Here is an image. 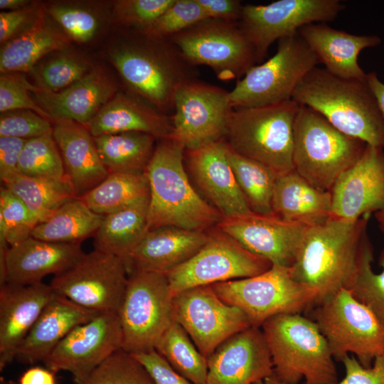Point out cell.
Masks as SVG:
<instances>
[{
    "label": "cell",
    "mask_w": 384,
    "mask_h": 384,
    "mask_svg": "<svg viewBox=\"0 0 384 384\" xmlns=\"http://www.w3.org/2000/svg\"><path fill=\"white\" fill-rule=\"evenodd\" d=\"M370 217L329 218L307 228L290 272L297 282L317 290L316 304L341 288L350 289Z\"/></svg>",
    "instance_id": "obj_1"
},
{
    "label": "cell",
    "mask_w": 384,
    "mask_h": 384,
    "mask_svg": "<svg viewBox=\"0 0 384 384\" xmlns=\"http://www.w3.org/2000/svg\"><path fill=\"white\" fill-rule=\"evenodd\" d=\"M133 31L112 48L110 60L130 92L167 114L179 86L197 79L196 70L169 39Z\"/></svg>",
    "instance_id": "obj_2"
},
{
    "label": "cell",
    "mask_w": 384,
    "mask_h": 384,
    "mask_svg": "<svg viewBox=\"0 0 384 384\" xmlns=\"http://www.w3.org/2000/svg\"><path fill=\"white\" fill-rule=\"evenodd\" d=\"M185 148L159 139L145 170L149 186V231L176 227L205 231L223 220L192 186L184 167Z\"/></svg>",
    "instance_id": "obj_3"
},
{
    "label": "cell",
    "mask_w": 384,
    "mask_h": 384,
    "mask_svg": "<svg viewBox=\"0 0 384 384\" xmlns=\"http://www.w3.org/2000/svg\"><path fill=\"white\" fill-rule=\"evenodd\" d=\"M292 99L326 118L340 132L384 149V120L366 79H344L315 67Z\"/></svg>",
    "instance_id": "obj_4"
},
{
    "label": "cell",
    "mask_w": 384,
    "mask_h": 384,
    "mask_svg": "<svg viewBox=\"0 0 384 384\" xmlns=\"http://www.w3.org/2000/svg\"><path fill=\"white\" fill-rule=\"evenodd\" d=\"M261 329L279 384H338L334 357L316 323L301 314L276 315Z\"/></svg>",
    "instance_id": "obj_5"
},
{
    "label": "cell",
    "mask_w": 384,
    "mask_h": 384,
    "mask_svg": "<svg viewBox=\"0 0 384 384\" xmlns=\"http://www.w3.org/2000/svg\"><path fill=\"white\" fill-rule=\"evenodd\" d=\"M363 141L343 134L313 109L299 105L294 124V169L312 186L330 191L362 155Z\"/></svg>",
    "instance_id": "obj_6"
},
{
    "label": "cell",
    "mask_w": 384,
    "mask_h": 384,
    "mask_svg": "<svg viewBox=\"0 0 384 384\" xmlns=\"http://www.w3.org/2000/svg\"><path fill=\"white\" fill-rule=\"evenodd\" d=\"M299 104L290 99L277 104L233 109L225 140L236 153L277 173L294 169V124Z\"/></svg>",
    "instance_id": "obj_7"
},
{
    "label": "cell",
    "mask_w": 384,
    "mask_h": 384,
    "mask_svg": "<svg viewBox=\"0 0 384 384\" xmlns=\"http://www.w3.org/2000/svg\"><path fill=\"white\" fill-rule=\"evenodd\" d=\"M308 311L335 360L341 361L351 353L369 368L384 353V326L350 289L341 288Z\"/></svg>",
    "instance_id": "obj_8"
},
{
    "label": "cell",
    "mask_w": 384,
    "mask_h": 384,
    "mask_svg": "<svg viewBox=\"0 0 384 384\" xmlns=\"http://www.w3.org/2000/svg\"><path fill=\"white\" fill-rule=\"evenodd\" d=\"M211 287L223 302L242 310L252 326L259 328L276 315L308 311L319 297L316 289L292 278L290 267L276 265L259 275Z\"/></svg>",
    "instance_id": "obj_9"
},
{
    "label": "cell",
    "mask_w": 384,
    "mask_h": 384,
    "mask_svg": "<svg viewBox=\"0 0 384 384\" xmlns=\"http://www.w3.org/2000/svg\"><path fill=\"white\" fill-rule=\"evenodd\" d=\"M277 42L274 55L250 68L229 92L233 109L267 106L292 99L299 82L319 63L298 33Z\"/></svg>",
    "instance_id": "obj_10"
},
{
    "label": "cell",
    "mask_w": 384,
    "mask_h": 384,
    "mask_svg": "<svg viewBox=\"0 0 384 384\" xmlns=\"http://www.w3.org/2000/svg\"><path fill=\"white\" fill-rule=\"evenodd\" d=\"M172 300L166 275L144 270L130 272L119 311L122 349L135 353L154 348L174 319Z\"/></svg>",
    "instance_id": "obj_11"
},
{
    "label": "cell",
    "mask_w": 384,
    "mask_h": 384,
    "mask_svg": "<svg viewBox=\"0 0 384 384\" xmlns=\"http://www.w3.org/2000/svg\"><path fill=\"white\" fill-rule=\"evenodd\" d=\"M169 40L191 65L210 67L221 80H238L257 63L239 22L206 18Z\"/></svg>",
    "instance_id": "obj_12"
},
{
    "label": "cell",
    "mask_w": 384,
    "mask_h": 384,
    "mask_svg": "<svg viewBox=\"0 0 384 384\" xmlns=\"http://www.w3.org/2000/svg\"><path fill=\"white\" fill-rule=\"evenodd\" d=\"M128 277V267L122 259L95 249L54 276L50 285L56 294L84 308L119 313Z\"/></svg>",
    "instance_id": "obj_13"
},
{
    "label": "cell",
    "mask_w": 384,
    "mask_h": 384,
    "mask_svg": "<svg viewBox=\"0 0 384 384\" xmlns=\"http://www.w3.org/2000/svg\"><path fill=\"white\" fill-rule=\"evenodd\" d=\"M208 235L195 255L166 275L173 297L195 287L257 276L272 266L217 227Z\"/></svg>",
    "instance_id": "obj_14"
},
{
    "label": "cell",
    "mask_w": 384,
    "mask_h": 384,
    "mask_svg": "<svg viewBox=\"0 0 384 384\" xmlns=\"http://www.w3.org/2000/svg\"><path fill=\"white\" fill-rule=\"evenodd\" d=\"M233 110L229 92L197 79L185 82L174 96L169 138L185 149L225 139Z\"/></svg>",
    "instance_id": "obj_15"
},
{
    "label": "cell",
    "mask_w": 384,
    "mask_h": 384,
    "mask_svg": "<svg viewBox=\"0 0 384 384\" xmlns=\"http://www.w3.org/2000/svg\"><path fill=\"white\" fill-rule=\"evenodd\" d=\"M345 6L338 0H278L243 5L239 24L252 43L257 63L276 41L294 36L304 26L334 21Z\"/></svg>",
    "instance_id": "obj_16"
},
{
    "label": "cell",
    "mask_w": 384,
    "mask_h": 384,
    "mask_svg": "<svg viewBox=\"0 0 384 384\" xmlns=\"http://www.w3.org/2000/svg\"><path fill=\"white\" fill-rule=\"evenodd\" d=\"M172 304L174 319L206 358L227 338L252 326L246 314L223 302L211 285L183 290Z\"/></svg>",
    "instance_id": "obj_17"
},
{
    "label": "cell",
    "mask_w": 384,
    "mask_h": 384,
    "mask_svg": "<svg viewBox=\"0 0 384 384\" xmlns=\"http://www.w3.org/2000/svg\"><path fill=\"white\" fill-rule=\"evenodd\" d=\"M118 312L99 313L75 327L43 361L53 373H70L75 384H82L92 371L122 348Z\"/></svg>",
    "instance_id": "obj_18"
},
{
    "label": "cell",
    "mask_w": 384,
    "mask_h": 384,
    "mask_svg": "<svg viewBox=\"0 0 384 384\" xmlns=\"http://www.w3.org/2000/svg\"><path fill=\"white\" fill-rule=\"evenodd\" d=\"M309 225L288 221L274 214L250 213L224 218L216 227L250 252L272 265L291 267Z\"/></svg>",
    "instance_id": "obj_19"
},
{
    "label": "cell",
    "mask_w": 384,
    "mask_h": 384,
    "mask_svg": "<svg viewBox=\"0 0 384 384\" xmlns=\"http://www.w3.org/2000/svg\"><path fill=\"white\" fill-rule=\"evenodd\" d=\"M329 218L356 220L384 210L383 148L366 144L361 157L331 189Z\"/></svg>",
    "instance_id": "obj_20"
},
{
    "label": "cell",
    "mask_w": 384,
    "mask_h": 384,
    "mask_svg": "<svg viewBox=\"0 0 384 384\" xmlns=\"http://www.w3.org/2000/svg\"><path fill=\"white\" fill-rule=\"evenodd\" d=\"M206 384H254L272 377L273 365L264 334L250 326L221 343L207 358Z\"/></svg>",
    "instance_id": "obj_21"
},
{
    "label": "cell",
    "mask_w": 384,
    "mask_h": 384,
    "mask_svg": "<svg viewBox=\"0 0 384 384\" xmlns=\"http://www.w3.org/2000/svg\"><path fill=\"white\" fill-rule=\"evenodd\" d=\"M184 157L206 201L223 219L252 213L228 161L225 139L185 149Z\"/></svg>",
    "instance_id": "obj_22"
},
{
    "label": "cell",
    "mask_w": 384,
    "mask_h": 384,
    "mask_svg": "<svg viewBox=\"0 0 384 384\" xmlns=\"http://www.w3.org/2000/svg\"><path fill=\"white\" fill-rule=\"evenodd\" d=\"M85 252L80 244L60 243L33 238L0 250V284L28 285L42 282L68 270Z\"/></svg>",
    "instance_id": "obj_23"
},
{
    "label": "cell",
    "mask_w": 384,
    "mask_h": 384,
    "mask_svg": "<svg viewBox=\"0 0 384 384\" xmlns=\"http://www.w3.org/2000/svg\"><path fill=\"white\" fill-rule=\"evenodd\" d=\"M55 294L50 285L43 282L1 286V370L15 359L18 346Z\"/></svg>",
    "instance_id": "obj_24"
},
{
    "label": "cell",
    "mask_w": 384,
    "mask_h": 384,
    "mask_svg": "<svg viewBox=\"0 0 384 384\" xmlns=\"http://www.w3.org/2000/svg\"><path fill=\"white\" fill-rule=\"evenodd\" d=\"M117 92L115 82L105 72L95 68L61 91L53 92L37 87L33 92L36 102L50 114L53 122L67 119L84 126Z\"/></svg>",
    "instance_id": "obj_25"
},
{
    "label": "cell",
    "mask_w": 384,
    "mask_h": 384,
    "mask_svg": "<svg viewBox=\"0 0 384 384\" xmlns=\"http://www.w3.org/2000/svg\"><path fill=\"white\" fill-rule=\"evenodd\" d=\"M298 34L324 65L331 74L344 79H366L367 73L360 67L358 58L361 50L380 44L375 35H354L333 28L326 23L302 26Z\"/></svg>",
    "instance_id": "obj_26"
},
{
    "label": "cell",
    "mask_w": 384,
    "mask_h": 384,
    "mask_svg": "<svg viewBox=\"0 0 384 384\" xmlns=\"http://www.w3.org/2000/svg\"><path fill=\"white\" fill-rule=\"evenodd\" d=\"M52 124L66 178L80 198L102 182L109 172L100 159L94 137L84 125L67 119H56Z\"/></svg>",
    "instance_id": "obj_27"
},
{
    "label": "cell",
    "mask_w": 384,
    "mask_h": 384,
    "mask_svg": "<svg viewBox=\"0 0 384 384\" xmlns=\"http://www.w3.org/2000/svg\"><path fill=\"white\" fill-rule=\"evenodd\" d=\"M98 314L55 294L18 346L15 359L23 364L43 362L71 331Z\"/></svg>",
    "instance_id": "obj_28"
},
{
    "label": "cell",
    "mask_w": 384,
    "mask_h": 384,
    "mask_svg": "<svg viewBox=\"0 0 384 384\" xmlns=\"http://www.w3.org/2000/svg\"><path fill=\"white\" fill-rule=\"evenodd\" d=\"M85 127L93 137L142 132L157 140L168 138L172 129L171 116L132 92H117Z\"/></svg>",
    "instance_id": "obj_29"
},
{
    "label": "cell",
    "mask_w": 384,
    "mask_h": 384,
    "mask_svg": "<svg viewBox=\"0 0 384 384\" xmlns=\"http://www.w3.org/2000/svg\"><path fill=\"white\" fill-rule=\"evenodd\" d=\"M208 237L205 231L176 227L149 230L130 255L129 272L136 270L167 275L195 255Z\"/></svg>",
    "instance_id": "obj_30"
},
{
    "label": "cell",
    "mask_w": 384,
    "mask_h": 384,
    "mask_svg": "<svg viewBox=\"0 0 384 384\" xmlns=\"http://www.w3.org/2000/svg\"><path fill=\"white\" fill-rule=\"evenodd\" d=\"M272 208L282 219L313 225L330 217L331 193L312 186L292 169L278 174Z\"/></svg>",
    "instance_id": "obj_31"
},
{
    "label": "cell",
    "mask_w": 384,
    "mask_h": 384,
    "mask_svg": "<svg viewBox=\"0 0 384 384\" xmlns=\"http://www.w3.org/2000/svg\"><path fill=\"white\" fill-rule=\"evenodd\" d=\"M70 40L44 18L3 45L0 51L1 74L27 72L46 55L61 51Z\"/></svg>",
    "instance_id": "obj_32"
},
{
    "label": "cell",
    "mask_w": 384,
    "mask_h": 384,
    "mask_svg": "<svg viewBox=\"0 0 384 384\" xmlns=\"http://www.w3.org/2000/svg\"><path fill=\"white\" fill-rule=\"evenodd\" d=\"M149 198L104 215L95 233V249L122 259L129 273V257L149 232Z\"/></svg>",
    "instance_id": "obj_33"
},
{
    "label": "cell",
    "mask_w": 384,
    "mask_h": 384,
    "mask_svg": "<svg viewBox=\"0 0 384 384\" xmlns=\"http://www.w3.org/2000/svg\"><path fill=\"white\" fill-rule=\"evenodd\" d=\"M104 215L90 209L79 198L57 209L47 220L38 223L31 233L34 238L60 243L80 244L94 235Z\"/></svg>",
    "instance_id": "obj_34"
},
{
    "label": "cell",
    "mask_w": 384,
    "mask_h": 384,
    "mask_svg": "<svg viewBox=\"0 0 384 384\" xmlns=\"http://www.w3.org/2000/svg\"><path fill=\"white\" fill-rule=\"evenodd\" d=\"M100 159L109 173L144 172L157 140L142 132H122L94 137Z\"/></svg>",
    "instance_id": "obj_35"
},
{
    "label": "cell",
    "mask_w": 384,
    "mask_h": 384,
    "mask_svg": "<svg viewBox=\"0 0 384 384\" xmlns=\"http://www.w3.org/2000/svg\"><path fill=\"white\" fill-rule=\"evenodd\" d=\"M4 186L16 195L38 219L47 220L57 209L76 197L68 181L26 176L18 172L1 177Z\"/></svg>",
    "instance_id": "obj_36"
},
{
    "label": "cell",
    "mask_w": 384,
    "mask_h": 384,
    "mask_svg": "<svg viewBox=\"0 0 384 384\" xmlns=\"http://www.w3.org/2000/svg\"><path fill=\"white\" fill-rule=\"evenodd\" d=\"M93 212L105 215L149 198L144 172H113L80 197Z\"/></svg>",
    "instance_id": "obj_37"
},
{
    "label": "cell",
    "mask_w": 384,
    "mask_h": 384,
    "mask_svg": "<svg viewBox=\"0 0 384 384\" xmlns=\"http://www.w3.org/2000/svg\"><path fill=\"white\" fill-rule=\"evenodd\" d=\"M227 157L252 212L273 214L272 195L279 173L265 164L236 153L228 144Z\"/></svg>",
    "instance_id": "obj_38"
},
{
    "label": "cell",
    "mask_w": 384,
    "mask_h": 384,
    "mask_svg": "<svg viewBox=\"0 0 384 384\" xmlns=\"http://www.w3.org/2000/svg\"><path fill=\"white\" fill-rule=\"evenodd\" d=\"M154 349L178 373L195 384H206L207 358L198 350L185 329L174 319Z\"/></svg>",
    "instance_id": "obj_39"
},
{
    "label": "cell",
    "mask_w": 384,
    "mask_h": 384,
    "mask_svg": "<svg viewBox=\"0 0 384 384\" xmlns=\"http://www.w3.org/2000/svg\"><path fill=\"white\" fill-rule=\"evenodd\" d=\"M373 260V247L366 233L361 242L354 279L349 289L384 326V248L379 256V265L383 267L379 274L372 270Z\"/></svg>",
    "instance_id": "obj_40"
},
{
    "label": "cell",
    "mask_w": 384,
    "mask_h": 384,
    "mask_svg": "<svg viewBox=\"0 0 384 384\" xmlns=\"http://www.w3.org/2000/svg\"><path fill=\"white\" fill-rule=\"evenodd\" d=\"M17 172L33 177L68 181L63 159L52 134L26 141Z\"/></svg>",
    "instance_id": "obj_41"
},
{
    "label": "cell",
    "mask_w": 384,
    "mask_h": 384,
    "mask_svg": "<svg viewBox=\"0 0 384 384\" xmlns=\"http://www.w3.org/2000/svg\"><path fill=\"white\" fill-rule=\"evenodd\" d=\"M39 223L26 205L4 186L0 188V242L9 246L31 236Z\"/></svg>",
    "instance_id": "obj_42"
},
{
    "label": "cell",
    "mask_w": 384,
    "mask_h": 384,
    "mask_svg": "<svg viewBox=\"0 0 384 384\" xmlns=\"http://www.w3.org/2000/svg\"><path fill=\"white\" fill-rule=\"evenodd\" d=\"M82 384H155L145 367L120 349L97 367Z\"/></svg>",
    "instance_id": "obj_43"
},
{
    "label": "cell",
    "mask_w": 384,
    "mask_h": 384,
    "mask_svg": "<svg viewBox=\"0 0 384 384\" xmlns=\"http://www.w3.org/2000/svg\"><path fill=\"white\" fill-rule=\"evenodd\" d=\"M44 10L69 40L79 43L91 41L100 26V18L94 11L75 4L52 3Z\"/></svg>",
    "instance_id": "obj_44"
},
{
    "label": "cell",
    "mask_w": 384,
    "mask_h": 384,
    "mask_svg": "<svg viewBox=\"0 0 384 384\" xmlns=\"http://www.w3.org/2000/svg\"><path fill=\"white\" fill-rule=\"evenodd\" d=\"M89 63L70 53H60L42 63L36 71L39 87L57 92L76 82L92 70Z\"/></svg>",
    "instance_id": "obj_45"
},
{
    "label": "cell",
    "mask_w": 384,
    "mask_h": 384,
    "mask_svg": "<svg viewBox=\"0 0 384 384\" xmlns=\"http://www.w3.org/2000/svg\"><path fill=\"white\" fill-rule=\"evenodd\" d=\"M206 18L197 0H175L151 24L139 31L154 38L169 39Z\"/></svg>",
    "instance_id": "obj_46"
},
{
    "label": "cell",
    "mask_w": 384,
    "mask_h": 384,
    "mask_svg": "<svg viewBox=\"0 0 384 384\" xmlns=\"http://www.w3.org/2000/svg\"><path fill=\"white\" fill-rule=\"evenodd\" d=\"M175 0H119L114 3V20L132 30L142 31L151 24Z\"/></svg>",
    "instance_id": "obj_47"
},
{
    "label": "cell",
    "mask_w": 384,
    "mask_h": 384,
    "mask_svg": "<svg viewBox=\"0 0 384 384\" xmlns=\"http://www.w3.org/2000/svg\"><path fill=\"white\" fill-rule=\"evenodd\" d=\"M37 88L20 75L1 74L0 77V112L18 110H32L53 122L46 112L30 95Z\"/></svg>",
    "instance_id": "obj_48"
},
{
    "label": "cell",
    "mask_w": 384,
    "mask_h": 384,
    "mask_svg": "<svg viewBox=\"0 0 384 384\" xmlns=\"http://www.w3.org/2000/svg\"><path fill=\"white\" fill-rule=\"evenodd\" d=\"M52 133V122L32 110L1 112L0 137L30 139Z\"/></svg>",
    "instance_id": "obj_49"
},
{
    "label": "cell",
    "mask_w": 384,
    "mask_h": 384,
    "mask_svg": "<svg viewBox=\"0 0 384 384\" xmlns=\"http://www.w3.org/2000/svg\"><path fill=\"white\" fill-rule=\"evenodd\" d=\"M38 3L15 11L0 13V42L4 45L32 26L43 14Z\"/></svg>",
    "instance_id": "obj_50"
},
{
    "label": "cell",
    "mask_w": 384,
    "mask_h": 384,
    "mask_svg": "<svg viewBox=\"0 0 384 384\" xmlns=\"http://www.w3.org/2000/svg\"><path fill=\"white\" fill-rule=\"evenodd\" d=\"M345 375L338 384H384V353L378 356L371 367L363 366L354 355L341 361Z\"/></svg>",
    "instance_id": "obj_51"
},
{
    "label": "cell",
    "mask_w": 384,
    "mask_h": 384,
    "mask_svg": "<svg viewBox=\"0 0 384 384\" xmlns=\"http://www.w3.org/2000/svg\"><path fill=\"white\" fill-rule=\"evenodd\" d=\"M132 354L145 367L155 384H195L175 371L154 348Z\"/></svg>",
    "instance_id": "obj_52"
},
{
    "label": "cell",
    "mask_w": 384,
    "mask_h": 384,
    "mask_svg": "<svg viewBox=\"0 0 384 384\" xmlns=\"http://www.w3.org/2000/svg\"><path fill=\"white\" fill-rule=\"evenodd\" d=\"M207 18L239 22L243 5L238 0H197Z\"/></svg>",
    "instance_id": "obj_53"
},
{
    "label": "cell",
    "mask_w": 384,
    "mask_h": 384,
    "mask_svg": "<svg viewBox=\"0 0 384 384\" xmlns=\"http://www.w3.org/2000/svg\"><path fill=\"white\" fill-rule=\"evenodd\" d=\"M27 140L0 137V177L17 172L20 155Z\"/></svg>",
    "instance_id": "obj_54"
},
{
    "label": "cell",
    "mask_w": 384,
    "mask_h": 384,
    "mask_svg": "<svg viewBox=\"0 0 384 384\" xmlns=\"http://www.w3.org/2000/svg\"><path fill=\"white\" fill-rule=\"evenodd\" d=\"M53 371L47 368L31 367L19 379V384H56Z\"/></svg>",
    "instance_id": "obj_55"
},
{
    "label": "cell",
    "mask_w": 384,
    "mask_h": 384,
    "mask_svg": "<svg viewBox=\"0 0 384 384\" xmlns=\"http://www.w3.org/2000/svg\"><path fill=\"white\" fill-rule=\"evenodd\" d=\"M366 80L376 99L384 120V83L379 80L375 72L367 73Z\"/></svg>",
    "instance_id": "obj_56"
},
{
    "label": "cell",
    "mask_w": 384,
    "mask_h": 384,
    "mask_svg": "<svg viewBox=\"0 0 384 384\" xmlns=\"http://www.w3.org/2000/svg\"><path fill=\"white\" fill-rule=\"evenodd\" d=\"M31 4L28 0H0V9L7 11L21 9Z\"/></svg>",
    "instance_id": "obj_57"
},
{
    "label": "cell",
    "mask_w": 384,
    "mask_h": 384,
    "mask_svg": "<svg viewBox=\"0 0 384 384\" xmlns=\"http://www.w3.org/2000/svg\"><path fill=\"white\" fill-rule=\"evenodd\" d=\"M375 218L380 230L384 233V210L375 213Z\"/></svg>",
    "instance_id": "obj_58"
},
{
    "label": "cell",
    "mask_w": 384,
    "mask_h": 384,
    "mask_svg": "<svg viewBox=\"0 0 384 384\" xmlns=\"http://www.w3.org/2000/svg\"><path fill=\"white\" fill-rule=\"evenodd\" d=\"M254 384H279L272 377L259 380Z\"/></svg>",
    "instance_id": "obj_59"
},
{
    "label": "cell",
    "mask_w": 384,
    "mask_h": 384,
    "mask_svg": "<svg viewBox=\"0 0 384 384\" xmlns=\"http://www.w3.org/2000/svg\"><path fill=\"white\" fill-rule=\"evenodd\" d=\"M1 384H14V383L13 382H11V381L2 380L1 382Z\"/></svg>",
    "instance_id": "obj_60"
}]
</instances>
